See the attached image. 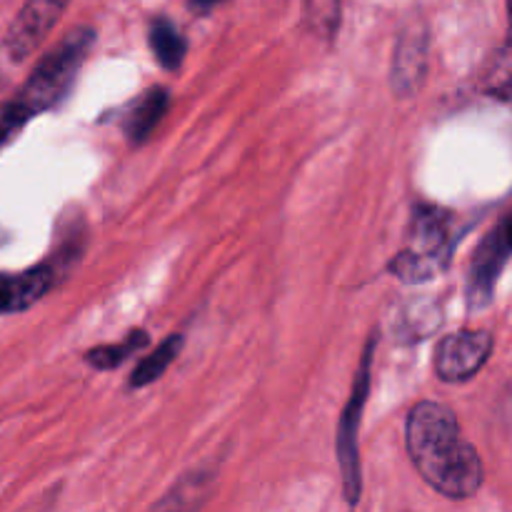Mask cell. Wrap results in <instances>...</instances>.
Masks as SVG:
<instances>
[{
	"label": "cell",
	"mask_w": 512,
	"mask_h": 512,
	"mask_svg": "<svg viewBox=\"0 0 512 512\" xmlns=\"http://www.w3.org/2000/svg\"><path fill=\"white\" fill-rule=\"evenodd\" d=\"M68 3L70 0H25L23 10L13 20L3 40L8 60L23 63L25 58H30L55 28Z\"/></svg>",
	"instance_id": "5"
},
{
	"label": "cell",
	"mask_w": 512,
	"mask_h": 512,
	"mask_svg": "<svg viewBox=\"0 0 512 512\" xmlns=\"http://www.w3.org/2000/svg\"><path fill=\"white\" fill-rule=\"evenodd\" d=\"M148 343V335L140 330V333H133L128 340H123V343H113V345H100V348H93L88 355H85V360H88L93 368L98 370H110L115 368V365L123 363L125 358H130V355L135 353V350H140L143 345Z\"/></svg>",
	"instance_id": "14"
},
{
	"label": "cell",
	"mask_w": 512,
	"mask_h": 512,
	"mask_svg": "<svg viewBox=\"0 0 512 512\" xmlns=\"http://www.w3.org/2000/svg\"><path fill=\"white\" fill-rule=\"evenodd\" d=\"M180 348H183V338H180V335H170L168 340H163V343L158 345V350L135 368L133 378H130V385H133V388H145V385L163 378L165 370H168L170 365L175 363V358L180 355Z\"/></svg>",
	"instance_id": "13"
},
{
	"label": "cell",
	"mask_w": 512,
	"mask_h": 512,
	"mask_svg": "<svg viewBox=\"0 0 512 512\" xmlns=\"http://www.w3.org/2000/svg\"><path fill=\"white\" fill-rule=\"evenodd\" d=\"M503 228H505V238H508V245H510V250H512V218H510L508 225H503Z\"/></svg>",
	"instance_id": "19"
},
{
	"label": "cell",
	"mask_w": 512,
	"mask_h": 512,
	"mask_svg": "<svg viewBox=\"0 0 512 512\" xmlns=\"http://www.w3.org/2000/svg\"><path fill=\"white\" fill-rule=\"evenodd\" d=\"M55 285V268L43 263L20 273H0V315L20 313Z\"/></svg>",
	"instance_id": "8"
},
{
	"label": "cell",
	"mask_w": 512,
	"mask_h": 512,
	"mask_svg": "<svg viewBox=\"0 0 512 512\" xmlns=\"http://www.w3.org/2000/svg\"><path fill=\"white\" fill-rule=\"evenodd\" d=\"M508 15H510L508 45H505L503 55H500V60H498V68H495L493 88L500 98L510 100L512 103V0H508Z\"/></svg>",
	"instance_id": "15"
},
{
	"label": "cell",
	"mask_w": 512,
	"mask_h": 512,
	"mask_svg": "<svg viewBox=\"0 0 512 512\" xmlns=\"http://www.w3.org/2000/svg\"><path fill=\"white\" fill-rule=\"evenodd\" d=\"M150 48H153L155 60L163 65L165 70H178L183 65L185 50H188V43L180 35V30L170 23L168 18H155L150 23Z\"/></svg>",
	"instance_id": "11"
},
{
	"label": "cell",
	"mask_w": 512,
	"mask_h": 512,
	"mask_svg": "<svg viewBox=\"0 0 512 512\" xmlns=\"http://www.w3.org/2000/svg\"><path fill=\"white\" fill-rule=\"evenodd\" d=\"M450 253H453L450 215L420 205L410 225L408 248L390 260V273L405 283H423L435 278L448 265Z\"/></svg>",
	"instance_id": "3"
},
{
	"label": "cell",
	"mask_w": 512,
	"mask_h": 512,
	"mask_svg": "<svg viewBox=\"0 0 512 512\" xmlns=\"http://www.w3.org/2000/svg\"><path fill=\"white\" fill-rule=\"evenodd\" d=\"M170 105V93L165 88H150L135 100L123 118V130L130 143H145Z\"/></svg>",
	"instance_id": "10"
},
{
	"label": "cell",
	"mask_w": 512,
	"mask_h": 512,
	"mask_svg": "<svg viewBox=\"0 0 512 512\" xmlns=\"http://www.w3.org/2000/svg\"><path fill=\"white\" fill-rule=\"evenodd\" d=\"M373 348L375 340L365 345L363 360H360V370L355 375L353 393H350L348 405L343 410V418L338 425V460L340 470H343L345 495L350 503L360 500V458H358V428L360 415H363L365 400H368L370 390V365H373Z\"/></svg>",
	"instance_id": "4"
},
{
	"label": "cell",
	"mask_w": 512,
	"mask_h": 512,
	"mask_svg": "<svg viewBox=\"0 0 512 512\" xmlns=\"http://www.w3.org/2000/svg\"><path fill=\"white\" fill-rule=\"evenodd\" d=\"M225 3V0H190V5L198 10H208V8H215V5Z\"/></svg>",
	"instance_id": "18"
},
{
	"label": "cell",
	"mask_w": 512,
	"mask_h": 512,
	"mask_svg": "<svg viewBox=\"0 0 512 512\" xmlns=\"http://www.w3.org/2000/svg\"><path fill=\"white\" fill-rule=\"evenodd\" d=\"M95 43V33L90 28H75L40 60L33 68L30 78L15 95V103L25 110L28 118L45 113L65 98L73 85L80 65L88 58Z\"/></svg>",
	"instance_id": "2"
},
{
	"label": "cell",
	"mask_w": 512,
	"mask_h": 512,
	"mask_svg": "<svg viewBox=\"0 0 512 512\" xmlns=\"http://www.w3.org/2000/svg\"><path fill=\"white\" fill-rule=\"evenodd\" d=\"M210 480L213 478L208 473H200V470L193 475H185L150 512H193L208 495Z\"/></svg>",
	"instance_id": "12"
},
{
	"label": "cell",
	"mask_w": 512,
	"mask_h": 512,
	"mask_svg": "<svg viewBox=\"0 0 512 512\" xmlns=\"http://www.w3.org/2000/svg\"><path fill=\"white\" fill-rule=\"evenodd\" d=\"M408 453L428 485L445 498L465 500L483 485L485 470L478 450L463 438L458 415L440 403H418L408 415Z\"/></svg>",
	"instance_id": "1"
},
{
	"label": "cell",
	"mask_w": 512,
	"mask_h": 512,
	"mask_svg": "<svg viewBox=\"0 0 512 512\" xmlns=\"http://www.w3.org/2000/svg\"><path fill=\"white\" fill-rule=\"evenodd\" d=\"M308 18L318 33H333L340 20V0H308Z\"/></svg>",
	"instance_id": "16"
},
{
	"label": "cell",
	"mask_w": 512,
	"mask_h": 512,
	"mask_svg": "<svg viewBox=\"0 0 512 512\" xmlns=\"http://www.w3.org/2000/svg\"><path fill=\"white\" fill-rule=\"evenodd\" d=\"M428 70V28L423 20H413L398 35L393 55V90L400 98L418 93Z\"/></svg>",
	"instance_id": "7"
},
{
	"label": "cell",
	"mask_w": 512,
	"mask_h": 512,
	"mask_svg": "<svg viewBox=\"0 0 512 512\" xmlns=\"http://www.w3.org/2000/svg\"><path fill=\"white\" fill-rule=\"evenodd\" d=\"M493 353V338L485 330H460L440 340L435 350V373L445 383H463L473 378Z\"/></svg>",
	"instance_id": "6"
},
{
	"label": "cell",
	"mask_w": 512,
	"mask_h": 512,
	"mask_svg": "<svg viewBox=\"0 0 512 512\" xmlns=\"http://www.w3.org/2000/svg\"><path fill=\"white\" fill-rule=\"evenodd\" d=\"M28 120L30 118L25 115V110L20 108L15 100H5V103H0V148H3V145L8 143V140L13 138V135L28 123Z\"/></svg>",
	"instance_id": "17"
},
{
	"label": "cell",
	"mask_w": 512,
	"mask_h": 512,
	"mask_svg": "<svg viewBox=\"0 0 512 512\" xmlns=\"http://www.w3.org/2000/svg\"><path fill=\"white\" fill-rule=\"evenodd\" d=\"M510 245L505 238V228H498L495 233H490L483 240V245L478 248L473 260V268H470V280H468V295L470 305H485L493 295L495 280H498L500 270H503L505 255H508Z\"/></svg>",
	"instance_id": "9"
}]
</instances>
